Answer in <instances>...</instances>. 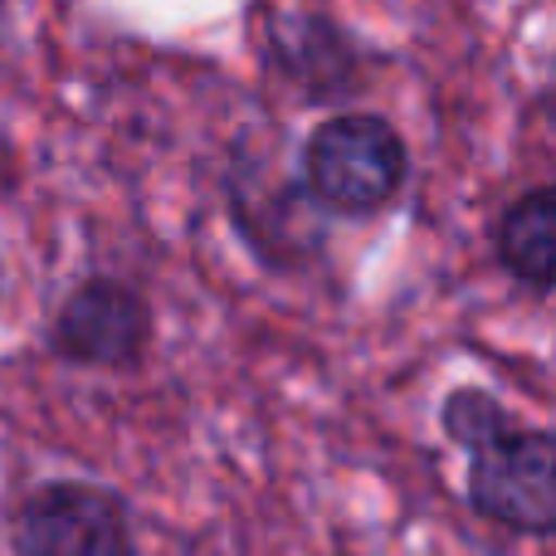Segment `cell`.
Returning a JSON list of instances; mask_svg holds the SVG:
<instances>
[{"instance_id":"8","label":"cell","mask_w":556,"mask_h":556,"mask_svg":"<svg viewBox=\"0 0 556 556\" xmlns=\"http://www.w3.org/2000/svg\"><path fill=\"white\" fill-rule=\"evenodd\" d=\"M513 420H518V415H513L493 391H483V386H454V391L440 401V430H444V440L459 444L464 454H469L479 440L498 434L503 425H513Z\"/></svg>"},{"instance_id":"3","label":"cell","mask_w":556,"mask_h":556,"mask_svg":"<svg viewBox=\"0 0 556 556\" xmlns=\"http://www.w3.org/2000/svg\"><path fill=\"white\" fill-rule=\"evenodd\" d=\"M464 459V498L473 518L513 538H556V430L513 420Z\"/></svg>"},{"instance_id":"1","label":"cell","mask_w":556,"mask_h":556,"mask_svg":"<svg viewBox=\"0 0 556 556\" xmlns=\"http://www.w3.org/2000/svg\"><path fill=\"white\" fill-rule=\"evenodd\" d=\"M293 172L323 215L371 220L401 201L410 181V147L381 113H332L303 137Z\"/></svg>"},{"instance_id":"4","label":"cell","mask_w":556,"mask_h":556,"mask_svg":"<svg viewBox=\"0 0 556 556\" xmlns=\"http://www.w3.org/2000/svg\"><path fill=\"white\" fill-rule=\"evenodd\" d=\"M156 342V313L137 283L117 274H88L59 298L45 323V352L74 371L127 376L142 371Z\"/></svg>"},{"instance_id":"5","label":"cell","mask_w":556,"mask_h":556,"mask_svg":"<svg viewBox=\"0 0 556 556\" xmlns=\"http://www.w3.org/2000/svg\"><path fill=\"white\" fill-rule=\"evenodd\" d=\"M10 556H137L132 508L93 479H45L5 513Z\"/></svg>"},{"instance_id":"6","label":"cell","mask_w":556,"mask_h":556,"mask_svg":"<svg viewBox=\"0 0 556 556\" xmlns=\"http://www.w3.org/2000/svg\"><path fill=\"white\" fill-rule=\"evenodd\" d=\"M264 59L307 103L337 108L366 88V54L323 10H269L264 15Z\"/></svg>"},{"instance_id":"9","label":"cell","mask_w":556,"mask_h":556,"mask_svg":"<svg viewBox=\"0 0 556 556\" xmlns=\"http://www.w3.org/2000/svg\"><path fill=\"white\" fill-rule=\"evenodd\" d=\"M5 5H10V0H0V20H5Z\"/></svg>"},{"instance_id":"2","label":"cell","mask_w":556,"mask_h":556,"mask_svg":"<svg viewBox=\"0 0 556 556\" xmlns=\"http://www.w3.org/2000/svg\"><path fill=\"white\" fill-rule=\"evenodd\" d=\"M225 215L254 264L269 274H303L327 254V215L303 191L293 166L274 162V147H235L225 166Z\"/></svg>"},{"instance_id":"7","label":"cell","mask_w":556,"mask_h":556,"mask_svg":"<svg viewBox=\"0 0 556 556\" xmlns=\"http://www.w3.org/2000/svg\"><path fill=\"white\" fill-rule=\"evenodd\" d=\"M493 254L522 288H556V181L522 191L493 225Z\"/></svg>"}]
</instances>
